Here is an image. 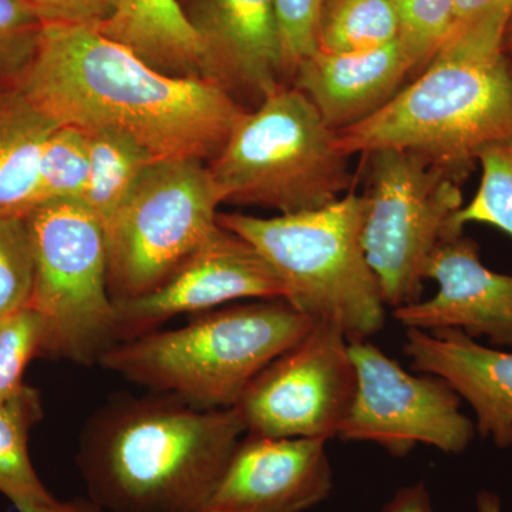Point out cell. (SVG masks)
Returning <instances> with one entry per match:
<instances>
[{
  "label": "cell",
  "mask_w": 512,
  "mask_h": 512,
  "mask_svg": "<svg viewBox=\"0 0 512 512\" xmlns=\"http://www.w3.org/2000/svg\"><path fill=\"white\" fill-rule=\"evenodd\" d=\"M16 87L62 126L119 131L156 160H214L248 113L218 84L173 77L90 26L45 23Z\"/></svg>",
  "instance_id": "1"
},
{
  "label": "cell",
  "mask_w": 512,
  "mask_h": 512,
  "mask_svg": "<svg viewBox=\"0 0 512 512\" xmlns=\"http://www.w3.org/2000/svg\"><path fill=\"white\" fill-rule=\"evenodd\" d=\"M244 433L235 407L121 396L87 421L77 464L104 512H200Z\"/></svg>",
  "instance_id": "2"
},
{
  "label": "cell",
  "mask_w": 512,
  "mask_h": 512,
  "mask_svg": "<svg viewBox=\"0 0 512 512\" xmlns=\"http://www.w3.org/2000/svg\"><path fill=\"white\" fill-rule=\"evenodd\" d=\"M505 28L454 30L412 83L369 119L338 131L348 156L382 148L423 154L466 180L485 147L512 140V60Z\"/></svg>",
  "instance_id": "3"
},
{
  "label": "cell",
  "mask_w": 512,
  "mask_h": 512,
  "mask_svg": "<svg viewBox=\"0 0 512 512\" xmlns=\"http://www.w3.org/2000/svg\"><path fill=\"white\" fill-rule=\"evenodd\" d=\"M316 323L285 299L201 313L183 328L117 343L100 365L200 409H228Z\"/></svg>",
  "instance_id": "4"
},
{
  "label": "cell",
  "mask_w": 512,
  "mask_h": 512,
  "mask_svg": "<svg viewBox=\"0 0 512 512\" xmlns=\"http://www.w3.org/2000/svg\"><path fill=\"white\" fill-rule=\"evenodd\" d=\"M363 197L355 191L319 210L272 218L218 214L220 227L245 239L274 269L285 301L349 342L383 329L386 302L362 245Z\"/></svg>",
  "instance_id": "5"
},
{
  "label": "cell",
  "mask_w": 512,
  "mask_h": 512,
  "mask_svg": "<svg viewBox=\"0 0 512 512\" xmlns=\"http://www.w3.org/2000/svg\"><path fill=\"white\" fill-rule=\"evenodd\" d=\"M208 168L221 202L281 215L326 207L355 183L338 134L292 84L249 110Z\"/></svg>",
  "instance_id": "6"
},
{
  "label": "cell",
  "mask_w": 512,
  "mask_h": 512,
  "mask_svg": "<svg viewBox=\"0 0 512 512\" xmlns=\"http://www.w3.org/2000/svg\"><path fill=\"white\" fill-rule=\"evenodd\" d=\"M33 256L28 306L45 328L43 356L92 366L119 343L106 232L83 201H49L25 217Z\"/></svg>",
  "instance_id": "7"
},
{
  "label": "cell",
  "mask_w": 512,
  "mask_h": 512,
  "mask_svg": "<svg viewBox=\"0 0 512 512\" xmlns=\"http://www.w3.org/2000/svg\"><path fill=\"white\" fill-rule=\"evenodd\" d=\"M365 157L362 245L384 302L396 309L420 301L430 256L454 235L450 222L464 205L463 181L423 154L402 148H382Z\"/></svg>",
  "instance_id": "8"
},
{
  "label": "cell",
  "mask_w": 512,
  "mask_h": 512,
  "mask_svg": "<svg viewBox=\"0 0 512 512\" xmlns=\"http://www.w3.org/2000/svg\"><path fill=\"white\" fill-rule=\"evenodd\" d=\"M222 204L200 160L153 161L106 228L113 301L158 288L220 229Z\"/></svg>",
  "instance_id": "9"
},
{
  "label": "cell",
  "mask_w": 512,
  "mask_h": 512,
  "mask_svg": "<svg viewBox=\"0 0 512 512\" xmlns=\"http://www.w3.org/2000/svg\"><path fill=\"white\" fill-rule=\"evenodd\" d=\"M349 340L316 323L248 384L235 409L245 433L272 439L338 437L356 393Z\"/></svg>",
  "instance_id": "10"
},
{
  "label": "cell",
  "mask_w": 512,
  "mask_h": 512,
  "mask_svg": "<svg viewBox=\"0 0 512 512\" xmlns=\"http://www.w3.org/2000/svg\"><path fill=\"white\" fill-rule=\"evenodd\" d=\"M356 367V393L338 437L370 441L394 457L417 444L460 454L476 426L461 413V397L440 377L412 375L369 339L349 342Z\"/></svg>",
  "instance_id": "11"
},
{
  "label": "cell",
  "mask_w": 512,
  "mask_h": 512,
  "mask_svg": "<svg viewBox=\"0 0 512 512\" xmlns=\"http://www.w3.org/2000/svg\"><path fill=\"white\" fill-rule=\"evenodd\" d=\"M274 269L251 244L220 227L167 279L137 298L114 301L119 343L154 332L183 313H204L238 299H285Z\"/></svg>",
  "instance_id": "12"
},
{
  "label": "cell",
  "mask_w": 512,
  "mask_h": 512,
  "mask_svg": "<svg viewBox=\"0 0 512 512\" xmlns=\"http://www.w3.org/2000/svg\"><path fill=\"white\" fill-rule=\"evenodd\" d=\"M200 39L202 77L252 109L285 84L275 0H180ZM244 106V104H242Z\"/></svg>",
  "instance_id": "13"
},
{
  "label": "cell",
  "mask_w": 512,
  "mask_h": 512,
  "mask_svg": "<svg viewBox=\"0 0 512 512\" xmlns=\"http://www.w3.org/2000/svg\"><path fill=\"white\" fill-rule=\"evenodd\" d=\"M323 439L247 434L200 512H303L328 500L333 471Z\"/></svg>",
  "instance_id": "14"
},
{
  "label": "cell",
  "mask_w": 512,
  "mask_h": 512,
  "mask_svg": "<svg viewBox=\"0 0 512 512\" xmlns=\"http://www.w3.org/2000/svg\"><path fill=\"white\" fill-rule=\"evenodd\" d=\"M439 291L433 298L400 306L394 319L407 329H458L471 339L512 346V275L485 268L478 245L461 234L444 238L426 268Z\"/></svg>",
  "instance_id": "15"
},
{
  "label": "cell",
  "mask_w": 512,
  "mask_h": 512,
  "mask_svg": "<svg viewBox=\"0 0 512 512\" xmlns=\"http://www.w3.org/2000/svg\"><path fill=\"white\" fill-rule=\"evenodd\" d=\"M416 62L402 39L359 52L316 49L296 66L291 83L333 131H342L386 106L403 89Z\"/></svg>",
  "instance_id": "16"
},
{
  "label": "cell",
  "mask_w": 512,
  "mask_h": 512,
  "mask_svg": "<svg viewBox=\"0 0 512 512\" xmlns=\"http://www.w3.org/2000/svg\"><path fill=\"white\" fill-rule=\"evenodd\" d=\"M404 355L414 372L440 377L470 403L481 436L512 446V353L478 345L458 329L409 328Z\"/></svg>",
  "instance_id": "17"
},
{
  "label": "cell",
  "mask_w": 512,
  "mask_h": 512,
  "mask_svg": "<svg viewBox=\"0 0 512 512\" xmlns=\"http://www.w3.org/2000/svg\"><path fill=\"white\" fill-rule=\"evenodd\" d=\"M94 29L158 72L202 79L200 39L180 0H117L111 18Z\"/></svg>",
  "instance_id": "18"
},
{
  "label": "cell",
  "mask_w": 512,
  "mask_h": 512,
  "mask_svg": "<svg viewBox=\"0 0 512 512\" xmlns=\"http://www.w3.org/2000/svg\"><path fill=\"white\" fill-rule=\"evenodd\" d=\"M59 126L15 84L0 92V214L25 218L40 204V160Z\"/></svg>",
  "instance_id": "19"
},
{
  "label": "cell",
  "mask_w": 512,
  "mask_h": 512,
  "mask_svg": "<svg viewBox=\"0 0 512 512\" xmlns=\"http://www.w3.org/2000/svg\"><path fill=\"white\" fill-rule=\"evenodd\" d=\"M42 416L40 394L26 384L0 402V494L19 512H36L57 501L30 460L29 433Z\"/></svg>",
  "instance_id": "20"
},
{
  "label": "cell",
  "mask_w": 512,
  "mask_h": 512,
  "mask_svg": "<svg viewBox=\"0 0 512 512\" xmlns=\"http://www.w3.org/2000/svg\"><path fill=\"white\" fill-rule=\"evenodd\" d=\"M90 174L83 202L104 231L130 197L141 174L156 158L133 138L119 131H84Z\"/></svg>",
  "instance_id": "21"
},
{
  "label": "cell",
  "mask_w": 512,
  "mask_h": 512,
  "mask_svg": "<svg viewBox=\"0 0 512 512\" xmlns=\"http://www.w3.org/2000/svg\"><path fill=\"white\" fill-rule=\"evenodd\" d=\"M393 0H326L320 16L318 49L345 53L375 49L399 39Z\"/></svg>",
  "instance_id": "22"
},
{
  "label": "cell",
  "mask_w": 512,
  "mask_h": 512,
  "mask_svg": "<svg viewBox=\"0 0 512 512\" xmlns=\"http://www.w3.org/2000/svg\"><path fill=\"white\" fill-rule=\"evenodd\" d=\"M478 163L483 170L480 187L473 200L454 215L451 234H461L468 222H481L512 238V140L485 147Z\"/></svg>",
  "instance_id": "23"
},
{
  "label": "cell",
  "mask_w": 512,
  "mask_h": 512,
  "mask_svg": "<svg viewBox=\"0 0 512 512\" xmlns=\"http://www.w3.org/2000/svg\"><path fill=\"white\" fill-rule=\"evenodd\" d=\"M89 174L86 133L73 126L57 127L47 140L40 160V204L63 200L83 201Z\"/></svg>",
  "instance_id": "24"
},
{
  "label": "cell",
  "mask_w": 512,
  "mask_h": 512,
  "mask_svg": "<svg viewBox=\"0 0 512 512\" xmlns=\"http://www.w3.org/2000/svg\"><path fill=\"white\" fill-rule=\"evenodd\" d=\"M33 285V256L25 218L0 214V318L26 308Z\"/></svg>",
  "instance_id": "25"
},
{
  "label": "cell",
  "mask_w": 512,
  "mask_h": 512,
  "mask_svg": "<svg viewBox=\"0 0 512 512\" xmlns=\"http://www.w3.org/2000/svg\"><path fill=\"white\" fill-rule=\"evenodd\" d=\"M393 3L399 16V37L412 53L419 72L447 39L457 0H393Z\"/></svg>",
  "instance_id": "26"
},
{
  "label": "cell",
  "mask_w": 512,
  "mask_h": 512,
  "mask_svg": "<svg viewBox=\"0 0 512 512\" xmlns=\"http://www.w3.org/2000/svg\"><path fill=\"white\" fill-rule=\"evenodd\" d=\"M45 328L29 306L0 318V402L22 389L30 360L42 355Z\"/></svg>",
  "instance_id": "27"
},
{
  "label": "cell",
  "mask_w": 512,
  "mask_h": 512,
  "mask_svg": "<svg viewBox=\"0 0 512 512\" xmlns=\"http://www.w3.org/2000/svg\"><path fill=\"white\" fill-rule=\"evenodd\" d=\"M45 20L26 0H0V74L15 83L32 62Z\"/></svg>",
  "instance_id": "28"
},
{
  "label": "cell",
  "mask_w": 512,
  "mask_h": 512,
  "mask_svg": "<svg viewBox=\"0 0 512 512\" xmlns=\"http://www.w3.org/2000/svg\"><path fill=\"white\" fill-rule=\"evenodd\" d=\"M281 26L286 76L291 83L296 66L318 49L320 16L326 0H275Z\"/></svg>",
  "instance_id": "29"
},
{
  "label": "cell",
  "mask_w": 512,
  "mask_h": 512,
  "mask_svg": "<svg viewBox=\"0 0 512 512\" xmlns=\"http://www.w3.org/2000/svg\"><path fill=\"white\" fill-rule=\"evenodd\" d=\"M45 23L99 28L111 18L117 0H26Z\"/></svg>",
  "instance_id": "30"
},
{
  "label": "cell",
  "mask_w": 512,
  "mask_h": 512,
  "mask_svg": "<svg viewBox=\"0 0 512 512\" xmlns=\"http://www.w3.org/2000/svg\"><path fill=\"white\" fill-rule=\"evenodd\" d=\"M511 15L512 0H457L450 33L457 29L466 28V26L481 19L510 20Z\"/></svg>",
  "instance_id": "31"
},
{
  "label": "cell",
  "mask_w": 512,
  "mask_h": 512,
  "mask_svg": "<svg viewBox=\"0 0 512 512\" xmlns=\"http://www.w3.org/2000/svg\"><path fill=\"white\" fill-rule=\"evenodd\" d=\"M382 512H433L429 490L423 481L399 488Z\"/></svg>",
  "instance_id": "32"
},
{
  "label": "cell",
  "mask_w": 512,
  "mask_h": 512,
  "mask_svg": "<svg viewBox=\"0 0 512 512\" xmlns=\"http://www.w3.org/2000/svg\"><path fill=\"white\" fill-rule=\"evenodd\" d=\"M36 512H104V510L89 495H86V497H76L69 501H56L55 504Z\"/></svg>",
  "instance_id": "33"
},
{
  "label": "cell",
  "mask_w": 512,
  "mask_h": 512,
  "mask_svg": "<svg viewBox=\"0 0 512 512\" xmlns=\"http://www.w3.org/2000/svg\"><path fill=\"white\" fill-rule=\"evenodd\" d=\"M477 510L478 512H503L500 497L491 491H480L477 494Z\"/></svg>",
  "instance_id": "34"
},
{
  "label": "cell",
  "mask_w": 512,
  "mask_h": 512,
  "mask_svg": "<svg viewBox=\"0 0 512 512\" xmlns=\"http://www.w3.org/2000/svg\"><path fill=\"white\" fill-rule=\"evenodd\" d=\"M503 52L512 60V15L508 20L503 37Z\"/></svg>",
  "instance_id": "35"
}]
</instances>
